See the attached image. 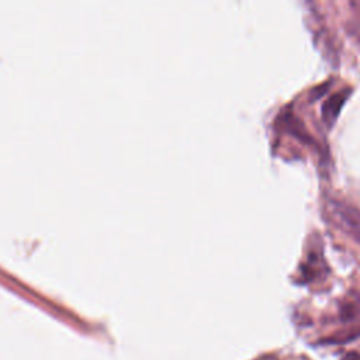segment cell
Masks as SVG:
<instances>
[{"label": "cell", "mask_w": 360, "mask_h": 360, "mask_svg": "<svg viewBox=\"0 0 360 360\" xmlns=\"http://www.w3.org/2000/svg\"><path fill=\"white\" fill-rule=\"evenodd\" d=\"M359 336H360V328H356V329L339 332L330 338H326L323 342H325V345H343V343H347Z\"/></svg>", "instance_id": "obj_3"}, {"label": "cell", "mask_w": 360, "mask_h": 360, "mask_svg": "<svg viewBox=\"0 0 360 360\" xmlns=\"http://www.w3.org/2000/svg\"><path fill=\"white\" fill-rule=\"evenodd\" d=\"M360 307H359V300H347L346 302L342 304L340 307V318L343 321H352L359 315Z\"/></svg>", "instance_id": "obj_4"}, {"label": "cell", "mask_w": 360, "mask_h": 360, "mask_svg": "<svg viewBox=\"0 0 360 360\" xmlns=\"http://www.w3.org/2000/svg\"><path fill=\"white\" fill-rule=\"evenodd\" d=\"M347 34L352 37V39L360 45V20L357 21H347L345 25Z\"/></svg>", "instance_id": "obj_5"}, {"label": "cell", "mask_w": 360, "mask_h": 360, "mask_svg": "<svg viewBox=\"0 0 360 360\" xmlns=\"http://www.w3.org/2000/svg\"><path fill=\"white\" fill-rule=\"evenodd\" d=\"M342 360H360V353H356V352H349L346 353Z\"/></svg>", "instance_id": "obj_6"}, {"label": "cell", "mask_w": 360, "mask_h": 360, "mask_svg": "<svg viewBox=\"0 0 360 360\" xmlns=\"http://www.w3.org/2000/svg\"><path fill=\"white\" fill-rule=\"evenodd\" d=\"M349 96H350V89H342V90L333 93L332 96H329L326 98V101L322 104L321 115H322V120L326 127H329V128L333 127V124L336 122Z\"/></svg>", "instance_id": "obj_2"}, {"label": "cell", "mask_w": 360, "mask_h": 360, "mask_svg": "<svg viewBox=\"0 0 360 360\" xmlns=\"http://www.w3.org/2000/svg\"><path fill=\"white\" fill-rule=\"evenodd\" d=\"M330 205L338 221L346 228L347 232L360 240V210L352 204L336 200H332Z\"/></svg>", "instance_id": "obj_1"}]
</instances>
